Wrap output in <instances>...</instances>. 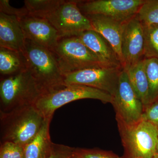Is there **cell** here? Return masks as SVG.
Here are the masks:
<instances>
[{
    "label": "cell",
    "mask_w": 158,
    "mask_h": 158,
    "mask_svg": "<svg viewBox=\"0 0 158 158\" xmlns=\"http://www.w3.org/2000/svg\"><path fill=\"white\" fill-rule=\"evenodd\" d=\"M45 120L34 106L0 112L1 142L10 141L24 147L38 134Z\"/></svg>",
    "instance_id": "obj_1"
},
{
    "label": "cell",
    "mask_w": 158,
    "mask_h": 158,
    "mask_svg": "<svg viewBox=\"0 0 158 158\" xmlns=\"http://www.w3.org/2000/svg\"><path fill=\"white\" fill-rule=\"evenodd\" d=\"M43 94L29 69L9 76L0 82V112L7 113L34 106Z\"/></svg>",
    "instance_id": "obj_2"
},
{
    "label": "cell",
    "mask_w": 158,
    "mask_h": 158,
    "mask_svg": "<svg viewBox=\"0 0 158 158\" xmlns=\"http://www.w3.org/2000/svg\"><path fill=\"white\" fill-rule=\"evenodd\" d=\"M23 52L28 69L42 89L43 94L64 85V76L52 52L26 39Z\"/></svg>",
    "instance_id": "obj_3"
},
{
    "label": "cell",
    "mask_w": 158,
    "mask_h": 158,
    "mask_svg": "<svg viewBox=\"0 0 158 158\" xmlns=\"http://www.w3.org/2000/svg\"><path fill=\"white\" fill-rule=\"evenodd\" d=\"M117 123L124 148L123 158H154L158 143L157 128L143 119L130 125Z\"/></svg>",
    "instance_id": "obj_4"
},
{
    "label": "cell",
    "mask_w": 158,
    "mask_h": 158,
    "mask_svg": "<svg viewBox=\"0 0 158 158\" xmlns=\"http://www.w3.org/2000/svg\"><path fill=\"white\" fill-rule=\"evenodd\" d=\"M83 99H93L103 103L111 104L113 97L105 91L85 85H64L42 94L34 106L45 119H52L57 109L71 102Z\"/></svg>",
    "instance_id": "obj_5"
},
{
    "label": "cell",
    "mask_w": 158,
    "mask_h": 158,
    "mask_svg": "<svg viewBox=\"0 0 158 158\" xmlns=\"http://www.w3.org/2000/svg\"><path fill=\"white\" fill-rule=\"evenodd\" d=\"M52 52L64 76L87 69L106 67L78 37L60 38Z\"/></svg>",
    "instance_id": "obj_6"
},
{
    "label": "cell",
    "mask_w": 158,
    "mask_h": 158,
    "mask_svg": "<svg viewBox=\"0 0 158 158\" xmlns=\"http://www.w3.org/2000/svg\"><path fill=\"white\" fill-rule=\"evenodd\" d=\"M112 99L116 121L133 125L142 119L144 106L130 84L127 73L123 69L118 86Z\"/></svg>",
    "instance_id": "obj_7"
},
{
    "label": "cell",
    "mask_w": 158,
    "mask_h": 158,
    "mask_svg": "<svg viewBox=\"0 0 158 158\" xmlns=\"http://www.w3.org/2000/svg\"><path fill=\"white\" fill-rule=\"evenodd\" d=\"M61 38L78 37L85 31L93 30L88 18L79 9L77 1H65L46 19Z\"/></svg>",
    "instance_id": "obj_8"
},
{
    "label": "cell",
    "mask_w": 158,
    "mask_h": 158,
    "mask_svg": "<svg viewBox=\"0 0 158 158\" xmlns=\"http://www.w3.org/2000/svg\"><path fill=\"white\" fill-rule=\"evenodd\" d=\"M145 0L77 1L79 9L85 15L98 14L124 23L135 17Z\"/></svg>",
    "instance_id": "obj_9"
},
{
    "label": "cell",
    "mask_w": 158,
    "mask_h": 158,
    "mask_svg": "<svg viewBox=\"0 0 158 158\" xmlns=\"http://www.w3.org/2000/svg\"><path fill=\"white\" fill-rule=\"evenodd\" d=\"M123 69L102 67L87 69L64 76V85H80L96 88L113 96Z\"/></svg>",
    "instance_id": "obj_10"
},
{
    "label": "cell",
    "mask_w": 158,
    "mask_h": 158,
    "mask_svg": "<svg viewBox=\"0 0 158 158\" xmlns=\"http://www.w3.org/2000/svg\"><path fill=\"white\" fill-rule=\"evenodd\" d=\"M121 51L123 69L144 59L143 26L136 15L123 23Z\"/></svg>",
    "instance_id": "obj_11"
},
{
    "label": "cell",
    "mask_w": 158,
    "mask_h": 158,
    "mask_svg": "<svg viewBox=\"0 0 158 158\" xmlns=\"http://www.w3.org/2000/svg\"><path fill=\"white\" fill-rule=\"evenodd\" d=\"M19 19L26 39L53 50L61 37L46 19L27 15Z\"/></svg>",
    "instance_id": "obj_12"
},
{
    "label": "cell",
    "mask_w": 158,
    "mask_h": 158,
    "mask_svg": "<svg viewBox=\"0 0 158 158\" xmlns=\"http://www.w3.org/2000/svg\"><path fill=\"white\" fill-rule=\"evenodd\" d=\"M78 37L95 54L105 66L123 69L122 64L113 47L106 40L96 31L94 30L85 31Z\"/></svg>",
    "instance_id": "obj_13"
},
{
    "label": "cell",
    "mask_w": 158,
    "mask_h": 158,
    "mask_svg": "<svg viewBox=\"0 0 158 158\" xmlns=\"http://www.w3.org/2000/svg\"><path fill=\"white\" fill-rule=\"evenodd\" d=\"M85 15L90 20L94 31L102 35L113 47L123 67L121 45L123 23L102 15Z\"/></svg>",
    "instance_id": "obj_14"
},
{
    "label": "cell",
    "mask_w": 158,
    "mask_h": 158,
    "mask_svg": "<svg viewBox=\"0 0 158 158\" xmlns=\"http://www.w3.org/2000/svg\"><path fill=\"white\" fill-rule=\"evenodd\" d=\"M25 40L19 19L0 12V47L23 52Z\"/></svg>",
    "instance_id": "obj_15"
},
{
    "label": "cell",
    "mask_w": 158,
    "mask_h": 158,
    "mask_svg": "<svg viewBox=\"0 0 158 158\" xmlns=\"http://www.w3.org/2000/svg\"><path fill=\"white\" fill-rule=\"evenodd\" d=\"M52 119H45L39 132L24 147V158H46L52 151L49 127Z\"/></svg>",
    "instance_id": "obj_16"
},
{
    "label": "cell",
    "mask_w": 158,
    "mask_h": 158,
    "mask_svg": "<svg viewBox=\"0 0 158 158\" xmlns=\"http://www.w3.org/2000/svg\"><path fill=\"white\" fill-rule=\"evenodd\" d=\"M124 69L130 84L144 106L150 102L149 87L144 69V59Z\"/></svg>",
    "instance_id": "obj_17"
},
{
    "label": "cell",
    "mask_w": 158,
    "mask_h": 158,
    "mask_svg": "<svg viewBox=\"0 0 158 158\" xmlns=\"http://www.w3.org/2000/svg\"><path fill=\"white\" fill-rule=\"evenodd\" d=\"M28 69L22 52L0 47V73L2 77L13 75Z\"/></svg>",
    "instance_id": "obj_18"
},
{
    "label": "cell",
    "mask_w": 158,
    "mask_h": 158,
    "mask_svg": "<svg viewBox=\"0 0 158 158\" xmlns=\"http://www.w3.org/2000/svg\"><path fill=\"white\" fill-rule=\"evenodd\" d=\"M65 0H25L24 6L28 15L47 19L64 2Z\"/></svg>",
    "instance_id": "obj_19"
},
{
    "label": "cell",
    "mask_w": 158,
    "mask_h": 158,
    "mask_svg": "<svg viewBox=\"0 0 158 158\" xmlns=\"http://www.w3.org/2000/svg\"><path fill=\"white\" fill-rule=\"evenodd\" d=\"M142 26L144 34V59H158V24Z\"/></svg>",
    "instance_id": "obj_20"
},
{
    "label": "cell",
    "mask_w": 158,
    "mask_h": 158,
    "mask_svg": "<svg viewBox=\"0 0 158 158\" xmlns=\"http://www.w3.org/2000/svg\"><path fill=\"white\" fill-rule=\"evenodd\" d=\"M144 69L149 87L150 102L158 98V59H144Z\"/></svg>",
    "instance_id": "obj_21"
},
{
    "label": "cell",
    "mask_w": 158,
    "mask_h": 158,
    "mask_svg": "<svg viewBox=\"0 0 158 158\" xmlns=\"http://www.w3.org/2000/svg\"><path fill=\"white\" fill-rule=\"evenodd\" d=\"M136 17L142 25L158 24V0H145L138 10Z\"/></svg>",
    "instance_id": "obj_22"
},
{
    "label": "cell",
    "mask_w": 158,
    "mask_h": 158,
    "mask_svg": "<svg viewBox=\"0 0 158 158\" xmlns=\"http://www.w3.org/2000/svg\"><path fill=\"white\" fill-rule=\"evenodd\" d=\"M0 158H24V147L10 141L1 142Z\"/></svg>",
    "instance_id": "obj_23"
},
{
    "label": "cell",
    "mask_w": 158,
    "mask_h": 158,
    "mask_svg": "<svg viewBox=\"0 0 158 158\" xmlns=\"http://www.w3.org/2000/svg\"><path fill=\"white\" fill-rule=\"evenodd\" d=\"M75 152L79 158H123L112 151L97 148H75Z\"/></svg>",
    "instance_id": "obj_24"
},
{
    "label": "cell",
    "mask_w": 158,
    "mask_h": 158,
    "mask_svg": "<svg viewBox=\"0 0 158 158\" xmlns=\"http://www.w3.org/2000/svg\"><path fill=\"white\" fill-rule=\"evenodd\" d=\"M142 119L158 129V98L144 106Z\"/></svg>",
    "instance_id": "obj_25"
},
{
    "label": "cell",
    "mask_w": 158,
    "mask_h": 158,
    "mask_svg": "<svg viewBox=\"0 0 158 158\" xmlns=\"http://www.w3.org/2000/svg\"><path fill=\"white\" fill-rule=\"evenodd\" d=\"M0 12L16 16L18 19L28 15L27 10L24 7L19 9L14 8L10 5L9 0L0 1Z\"/></svg>",
    "instance_id": "obj_26"
},
{
    "label": "cell",
    "mask_w": 158,
    "mask_h": 158,
    "mask_svg": "<svg viewBox=\"0 0 158 158\" xmlns=\"http://www.w3.org/2000/svg\"><path fill=\"white\" fill-rule=\"evenodd\" d=\"M74 149V148L53 143L51 152L46 158H69Z\"/></svg>",
    "instance_id": "obj_27"
},
{
    "label": "cell",
    "mask_w": 158,
    "mask_h": 158,
    "mask_svg": "<svg viewBox=\"0 0 158 158\" xmlns=\"http://www.w3.org/2000/svg\"><path fill=\"white\" fill-rule=\"evenodd\" d=\"M69 158H79L78 156L77 155V154L75 152V149L72 154Z\"/></svg>",
    "instance_id": "obj_28"
},
{
    "label": "cell",
    "mask_w": 158,
    "mask_h": 158,
    "mask_svg": "<svg viewBox=\"0 0 158 158\" xmlns=\"http://www.w3.org/2000/svg\"><path fill=\"white\" fill-rule=\"evenodd\" d=\"M153 158H158V153H157L156 154Z\"/></svg>",
    "instance_id": "obj_29"
},
{
    "label": "cell",
    "mask_w": 158,
    "mask_h": 158,
    "mask_svg": "<svg viewBox=\"0 0 158 158\" xmlns=\"http://www.w3.org/2000/svg\"><path fill=\"white\" fill-rule=\"evenodd\" d=\"M157 153H158V145H157Z\"/></svg>",
    "instance_id": "obj_30"
}]
</instances>
